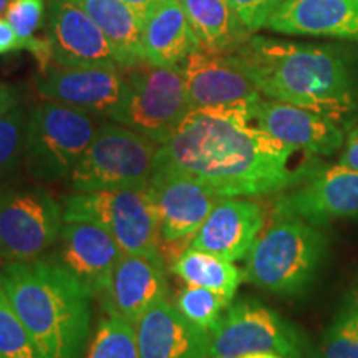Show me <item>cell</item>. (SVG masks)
Listing matches in <instances>:
<instances>
[{
    "label": "cell",
    "mask_w": 358,
    "mask_h": 358,
    "mask_svg": "<svg viewBox=\"0 0 358 358\" xmlns=\"http://www.w3.org/2000/svg\"><path fill=\"white\" fill-rule=\"evenodd\" d=\"M250 105L189 110L159 145L156 163L191 174L219 198L285 192L322 166L317 156L256 127Z\"/></svg>",
    "instance_id": "cell-1"
},
{
    "label": "cell",
    "mask_w": 358,
    "mask_h": 358,
    "mask_svg": "<svg viewBox=\"0 0 358 358\" xmlns=\"http://www.w3.org/2000/svg\"><path fill=\"white\" fill-rule=\"evenodd\" d=\"M262 96L342 122L355 108L350 71L334 48L250 37L231 53Z\"/></svg>",
    "instance_id": "cell-2"
},
{
    "label": "cell",
    "mask_w": 358,
    "mask_h": 358,
    "mask_svg": "<svg viewBox=\"0 0 358 358\" xmlns=\"http://www.w3.org/2000/svg\"><path fill=\"white\" fill-rule=\"evenodd\" d=\"M0 284L43 358H83L93 295L52 259L6 262Z\"/></svg>",
    "instance_id": "cell-3"
},
{
    "label": "cell",
    "mask_w": 358,
    "mask_h": 358,
    "mask_svg": "<svg viewBox=\"0 0 358 358\" xmlns=\"http://www.w3.org/2000/svg\"><path fill=\"white\" fill-rule=\"evenodd\" d=\"M329 249L319 226L294 216H274L245 259L244 277L256 287L280 295L303 294Z\"/></svg>",
    "instance_id": "cell-4"
},
{
    "label": "cell",
    "mask_w": 358,
    "mask_h": 358,
    "mask_svg": "<svg viewBox=\"0 0 358 358\" xmlns=\"http://www.w3.org/2000/svg\"><path fill=\"white\" fill-rule=\"evenodd\" d=\"M159 145L115 122H103L69 176L73 192L146 189Z\"/></svg>",
    "instance_id": "cell-5"
},
{
    "label": "cell",
    "mask_w": 358,
    "mask_h": 358,
    "mask_svg": "<svg viewBox=\"0 0 358 358\" xmlns=\"http://www.w3.org/2000/svg\"><path fill=\"white\" fill-rule=\"evenodd\" d=\"M101 123L98 116L43 98L29 115L24 156L27 171L40 182L69 178Z\"/></svg>",
    "instance_id": "cell-6"
},
{
    "label": "cell",
    "mask_w": 358,
    "mask_h": 358,
    "mask_svg": "<svg viewBox=\"0 0 358 358\" xmlns=\"http://www.w3.org/2000/svg\"><path fill=\"white\" fill-rule=\"evenodd\" d=\"M189 110L181 69L141 60L124 66L123 98L110 122L131 128L163 145Z\"/></svg>",
    "instance_id": "cell-7"
},
{
    "label": "cell",
    "mask_w": 358,
    "mask_h": 358,
    "mask_svg": "<svg viewBox=\"0 0 358 358\" xmlns=\"http://www.w3.org/2000/svg\"><path fill=\"white\" fill-rule=\"evenodd\" d=\"M64 221L92 222L128 254L161 256V234L146 189L73 192L64 198Z\"/></svg>",
    "instance_id": "cell-8"
},
{
    "label": "cell",
    "mask_w": 358,
    "mask_h": 358,
    "mask_svg": "<svg viewBox=\"0 0 358 358\" xmlns=\"http://www.w3.org/2000/svg\"><path fill=\"white\" fill-rule=\"evenodd\" d=\"M252 352L303 358L308 352V340L297 325L261 302L252 299L231 302L209 332V355L237 358Z\"/></svg>",
    "instance_id": "cell-9"
},
{
    "label": "cell",
    "mask_w": 358,
    "mask_h": 358,
    "mask_svg": "<svg viewBox=\"0 0 358 358\" xmlns=\"http://www.w3.org/2000/svg\"><path fill=\"white\" fill-rule=\"evenodd\" d=\"M64 208L38 186L0 192V261L40 259L57 244L64 227Z\"/></svg>",
    "instance_id": "cell-10"
},
{
    "label": "cell",
    "mask_w": 358,
    "mask_h": 358,
    "mask_svg": "<svg viewBox=\"0 0 358 358\" xmlns=\"http://www.w3.org/2000/svg\"><path fill=\"white\" fill-rule=\"evenodd\" d=\"M146 192L158 217L161 244L194 236L221 199L199 179L161 163H156Z\"/></svg>",
    "instance_id": "cell-11"
},
{
    "label": "cell",
    "mask_w": 358,
    "mask_h": 358,
    "mask_svg": "<svg viewBox=\"0 0 358 358\" xmlns=\"http://www.w3.org/2000/svg\"><path fill=\"white\" fill-rule=\"evenodd\" d=\"M272 216H294L324 226L358 216V171L343 164L319 166L275 201Z\"/></svg>",
    "instance_id": "cell-12"
},
{
    "label": "cell",
    "mask_w": 358,
    "mask_h": 358,
    "mask_svg": "<svg viewBox=\"0 0 358 358\" xmlns=\"http://www.w3.org/2000/svg\"><path fill=\"white\" fill-rule=\"evenodd\" d=\"M37 90L45 100L110 120L123 98L124 66H64L40 71Z\"/></svg>",
    "instance_id": "cell-13"
},
{
    "label": "cell",
    "mask_w": 358,
    "mask_h": 358,
    "mask_svg": "<svg viewBox=\"0 0 358 358\" xmlns=\"http://www.w3.org/2000/svg\"><path fill=\"white\" fill-rule=\"evenodd\" d=\"M45 27L52 64L64 66H123L100 27L69 0H47Z\"/></svg>",
    "instance_id": "cell-14"
},
{
    "label": "cell",
    "mask_w": 358,
    "mask_h": 358,
    "mask_svg": "<svg viewBox=\"0 0 358 358\" xmlns=\"http://www.w3.org/2000/svg\"><path fill=\"white\" fill-rule=\"evenodd\" d=\"M249 113L256 127L317 158L335 155L345 143L337 122L303 106L261 96L250 105Z\"/></svg>",
    "instance_id": "cell-15"
},
{
    "label": "cell",
    "mask_w": 358,
    "mask_h": 358,
    "mask_svg": "<svg viewBox=\"0 0 358 358\" xmlns=\"http://www.w3.org/2000/svg\"><path fill=\"white\" fill-rule=\"evenodd\" d=\"M179 69L185 77L191 110L250 105L262 96L231 53L198 48Z\"/></svg>",
    "instance_id": "cell-16"
},
{
    "label": "cell",
    "mask_w": 358,
    "mask_h": 358,
    "mask_svg": "<svg viewBox=\"0 0 358 358\" xmlns=\"http://www.w3.org/2000/svg\"><path fill=\"white\" fill-rule=\"evenodd\" d=\"M55 245L48 259L66 268L93 295L106 301L113 268L122 256L113 237L95 224L73 221L64 224Z\"/></svg>",
    "instance_id": "cell-17"
},
{
    "label": "cell",
    "mask_w": 358,
    "mask_h": 358,
    "mask_svg": "<svg viewBox=\"0 0 358 358\" xmlns=\"http://www.w3.org/2000/svg\"><path fill=\"white\" fill-rule=\"evenodd\" d=\"M264 221L262 206L250 198H221L191 237L189 245L226 261H241L257 241Z\"/></svg>",
    "instance_id": "cell-18"
},
{
    "label": "cell",
    "mask_w": 358,
    "mask_h": 358,
    "mask_svg": "<svg viewBox=\"0 0 358 358\" xmlns=\"http://www.w3.org/2000/svg\"><path fill=\"white\" fill-rule=\"evenodd\" d=\"M166 292L163 257L122 252L113 268L105 306L134 325L155 303L166 299Z\"/></svg>",
    "instance_id": "cell-19"
},
{
    "label": "cell",
    "mask_w": 358,
    "mask_h": 358,
    "mask_svg": "<svg viewBox=\"0 0 358 358\" xmlns=\"http://www.w3.org/2000/svg\"><path fill=\"white\" fill-rule=\"evenodd\" d=\"M140 358H211L209 334L201 330L166 299L134 324Z\"/></svg>",
    "instance_id": "cell-20"
},
{
    "label": "cell",
    "mask_w": 358,
    "mask_h": 358,
    "mask_svg": "<svg viewBox=\"0 0 358 358\" xmlns=\"http://www.w3.org/2000/svg\"><path fill=\"white\" fill-rule=\"evenodd\" d=\"M266 29L284 35L358 40V0H284Z\"/></svg>",
    "instance_id": "cell-21"
},
{
    "label": "cell",
    "mask_w": 358,
    "mask_h": 358,
    "mask_svg": "<svg viewBox=\"0 0 358 358\" xmlns=\"http://www.w3.org/2000/svg\"><path fill=\"white\" fill-rule=\"evenodd\" d=\"M201 45L178 0H164L143 24V55L158 66H179Z\"/></svg>",
    "instance_id": "cell-22"
},
{
    "label": "cell",
    "mask_w": 358,
    "mask_h": 358,
    "mask_svg": "<svg viewBox=\"0 0 358 358\" xmlns=\"http://www.w3.org/2000/svg\"><path fill=\"white\" fill-rule=\"evenodd\" d=\"M206 52L232 53L250 38L227 0H178Z\"/></svg>",
    "instance_id": "cell-23"
},
{
    "label": "cell",
    "mask_w": 358,
    "mask_h": 358,
    "mask_svg": "<svg viewBox=\"0 0 358 358\" xmlns=\"http://www.w3.org/2000/svg\"><path fill=\"white\" fill-rule=\"evenodd\" d=\"M82 8L106 35L120 64L129 66L145 60L141 17L123 0H69Z\"/></svg>",
    "instance_id": "cell-24"
},
{
    "label": "cell",
    "mask_w": 358,
    "mask_h": 358,
    "mask_svg": "<svg viewBox=\"0 0 358 358\" xmlns=\"http://www.w3.org/2000/svg\"><path fill=\"white\" fill-rule=\"evenodd\" d=\"M171 271L187 285L216 290L229 299H234L237 289L245 279L244 272H241L234 262L191 245L174 259Z\"/></svg>",
    "instance_id": "cell-25"
},
{
    "label": "cell",
    "mask_w": 358,
    "mask_h": 358,
    "mask_svg": "<svg viewBox=\"0 0 358 358\" xmlns=\"http://www.w3.org/2000/svg\"><path fill=\"white\" fill-rule=\"evenodd\" d=\"M317 358H358V280L343 295Z\"/></svg>",
    "instance_id": "cell-26"
},
{
    "label": "cell",
    "mask_w": 358,
    "mask_h": 358,
    "mask_svg": "<svg viewBox=\"0 0 358 358\" xmlns=\"http://www.w3.org/2000/svg\"><path fill=\"white\" fill-rule=\"evenodd\" d=\"M87 358H140L134 325L116 312L100 319Z\"/></svg>",
    "instance_id": "cell-27"
},
{
    "label": "cell",
    "mask_w": 358,
    "mask_h": 358,
    "mask_svg": "<svg viewBox=\"0 0 358 358\" xmlns=\"http://www.w3.org/2000/svg\"><path fill=\"white\" fill-rule=\"evenodd\" d=\"M232 299L216 290L187 285L176 295V308L187 320L199 327L204 332H211L217 325Z\"/></svg>",
    "instance_id": "cell-28"
},
{
    "label": "cell",
    "mask_w": 358,
    "mask_h": 358,
    "mask_svg": "<svg viewBox=\"0 0 358 358\" xmlns=\"http://www.w3.org/2000/svg\"><path fill=\"white\" fill-rule=\"evenodd\" d=\"M29 115L24 105L17 103L0 116V182L7 181L24 161Z\"/></svg>",
    "instance_id": "cell-29"
},
{
    "label": "cell",
    "mask_w": 358,
    "mask_h": 358,
    "mask_svg": "<svg viewBox=\"0 0 358 358\" xmlns=\"http://www.w3.org/2000/svg\"><path fill=\"white\" fill-rule=\"evenodd\" d=\"M0 358H43L0 284Z\"/></svg>",
    "instance_id": "cell-30"
},
{
    "label": "cell",
    "mask_w": 358,
    "mask_h": 358,
    "mask_svg": "<svg viewBox=\"0 0 358 358\" xmlns=\"http://www.w3.org/2000/svg\"><path fill=\"white\" fill-rule=\"evenodd\" d=\"M227 2L245 29L254 34L266 27L267 20L284 0H227Z\"/></svg>",
    "instance_id": "cell-31"
},
{
    "label": "cell",
    "mask_w": 358,
    "mask_h": 358,
    "mask_svg": "<svg viewBox=\"0 0 358 358\" xmlns=\"http://www.w3.org/2000/svg\"><path fill=\"white\" fill-rule=\"evenodd\" d=\"M17 50H25V43L19 38L8 20L0 17V55H7Z\"/></svg>",
    "instance_id": "cell-32"
},
{
    "label": "cell",
    "mask_w": 358,
    "mask_h": 358,
    "mask_svg": "<svg viewBox=\"0 0 358 358\" xmlns=\"http://www.w3.org/2000/svg\"><path fill=\"white\" fill-rule=\"evenodd\" d=\"M340 164L358 171V127L352 129L343 143V151L340 155Z\"/></svg>",
    "instance_id": "cell-33"
},
{
    "label": "cell",
    "mask_w": 358,
    "mask_h": 358,
    "mask_svg": "<svg viewBox=\"0 0 358 358\" xmlns=\"http://www.w3.org/2000/svg\"><path fill=\"white\" fill-rule=\"evenodd\" d=\"M19 101V96H17V92L13 90L10 85H6L0 82V116L7 113L8 110L13 108Z\"/></svg>",
    "instance_id": "cell-34"
},
{
    "label": "cell",
    "mask_w": 358,
    "mask_h": 358,
    "mask_svg": "<svg viewBox=\"0 0 358 358\" xmlns=\"http://www.w3.org/2000/svg\"><path fill=\"white\" fill-rule=\"evenodd\" d=\"M123 2L128 3V6L141 17V20L145 22L146 17L150 15L156 7L161 6L164 0H123Z\"/></svg>",
    "instance_id": "cell-35"
},
{
    "label": "cell",
    "mask_w": 358,
    "mask_h": 358,
    "mask_svg": "<svg viewBox=\"0 0 358 358\" xmlns=\"http://www.w3.org/2000/svg\"><path fill=\"white\" fill-rule=\"evenodd\" d=\"M237 358H285V357H280L272 352H252V353H245V355H241Z\"/></svg>",
    "instance_id": "cell-36"
},
{
    "label": "cell",
    "mask_w": 358,
    "mask_h": 358,
    "mask_svg": "<svg viewBox=\"0 0 358 358\" xmlns=\"http://www.w3.org/2000/svg\"><path fill=\"white\" fill-rule=\"evenodd\" d=\"M8 3H10V0H0V15H2V13H6Z\"/></svg>",
    "instance_id": "cell-37"
}]
</instances>
